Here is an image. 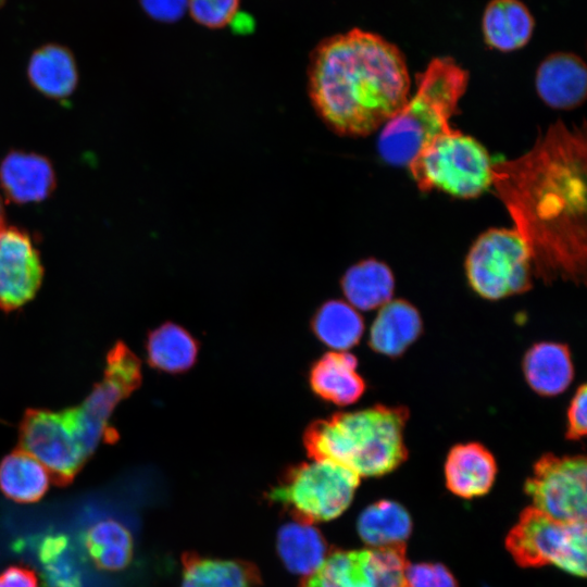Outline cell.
Instances as JSON below:
<instances>
[{
    "label": "cell",
    "mask_w": 587,
    "mask_h": 587,
    "mask_svg": "<svg viewBox=\"0 0 587 587\" xmlns=\"http://www.w3.org/2000/svg\"><path fill=\"white\" fill-rule=\"evenodd\" d=\"M585 126H549L523 155L492 163V184L514 229L525 241L533 271L546 283L586 278Z\"/></svg>",
    "instance_id": "cell-1"
},
{
    "label": "cell",
    "mask_w": 587,
    "mask_h": 587,
    "mask_svg": "<svg viewBox=\"0 0 587 587\" xmlns=\"http://www.w3.org/2000/svg\"><path fill=\"white\" fill-rule=\"evenodd\" d=\"M410 75L400 49L360 28L332 35L312 50L308 91L323 122L342 136H366L405 104Z\"/></svg>",
    "instance_id": "cell-2"
},
{
    "label": "cell",
    "mask_w": 587,
    "mask_h": 587,
    "mask_svg": "<svg viewBox=\"0 0 587 587\" xmlns=\"http://www.w3.org/2000/svg\"><path fill=\"white\" fill-rule=\"evenodd\" d=\"M408 419L405 407L376 404L340 412L310 423L303 445L312 460L337 462L360 477L382 476L408 458L403 438Z\"/></svg>",
    "instance_id": "cell-3"
},
{
    "label": "cell",
    "mask_w": 587,
    "mask_h": 587,
    "mask_svg": "<svg viewBox=\"0 0 587 587\" xmlns=\"http://www.w3.org/2000/svg\"><path fill=\"white\" fill-rule=\"evenodd\" d=\"M469 73L450 57L433 59L416 75V89L383 127L378 151L385 162L408 166L432 138L449 129L460 99L466 91Z\"/></svg>",
    "instance_id": "cell-4"
},
{
    "label": "cell",
    "mask_w": 587,
    "mask_h": 587,
    "mask_svg": "<svg viewBox=\"0 0 587 587\" xmlns=\"http://www.w3.org/2000/svg\"><path fill=\"white\" fill-rule=\"evenodd\" d=\"M421 191L475 198L492 184V162L475 138L450 127L427 141L408 164Z\"/></svg>",
    "instance_id": "cell-5"
},
{
    "label": "cell",
    "mask_w": 587,
    "mask_h": 587,
    "mask_svg": "<svg viewBox=\"0 0 587 587\" xmlns=\"http://www.w3.org/2000/svg\"><path fill=\"white\" fill-rule=\"evenodd\" d=\"M360 484L352 470L330 460H313L287 470L267 499L289 509L299 521L338 517L351 503Z\"/></svg>",
    "instance_id": "cell-6"
},
{
    "label": "cell",
    "mask_w": 587,
    "mask_h": 587,
    "mask_svg": "<svg viewBox=\"0 0 587 587\" xmlns=\"http://www.w3.org/2000/svg\"><path fill=\"white\" fill-rule=\"evenodd\" d=\"M586 535V522L559 521L529 507L509 532L505 546L522 567L553 564L585 577Z\"/></svg>",
    "instance_id": "cell-7"
},
{
    "label": "cell",
    "mask_w": 587,
    "mask_h": 587,
    "mask_svg": "<svg viewBox=\"0 0 587 587\" xmlns=\"http://www.w3.org/2000/svg\"><path fill=\"white\" fill-rule=\"evenodd\" d=\"M472 289L488 300H499L532 288L530 252L517 232L491 228L471 247L465 260Z\"/></svg>",
    "instance_id": "cell-8"
},
{
    "label": "cell",
    "mask_w": 587,
    "mask_h": 587,
    "mask_svg": "<svg viewBox=\"0 0 587 587\" xmlns=\"http://www.w3.org/2000/svg\"><path fill=\"white\" fill-rule=\"evenodd\" d=\"M22 449L34 455L58 486L71 484L90 458L84 448L70 409L28 410L20 426Z\"/></svg>",
    "instance_id": "cell-9"
},
{
    "label": "cell",
    "mask_w": 587,
    "mask_h": 587,
    "mask_svg": "<svg viewBox=\"0 0 587 587\" xmlns=\"http://www.w3.org/2000/svg\"><path fill=\"white\" fill-rule=\"evenodd\" d=\"M139 359L122 342L109 352L103 380L85 401L71 408L74 424L86 451L91 455L102 440L115 434L109 420L116 404L129 396L141 382Z\"/></svg>",
    "instance_id": "cell-10"
},
{
    "label": "cell",
    "mask_w": 587,
    "mask_h": 587,
    "mask_svg": "<svg viewBox=\"0 0 587 587\" xmlns=\"http://www.w3.org/2000/svg\"><path fill=\"white\" fill-rule=\"evenodd\" d=\"M405 544L336 551L301 587H408Z\"/></svg>",
    "instance_id": "cell-11"
},
{
    "label": "cell",
    "mask_w": 587,
    "mask_h": 587,
    "mask_svg": "<svg viewBox=\"0 0 587 587\" xmlns=\"http://www.w3.org/2000/svg\"><path fill=\"white\" fill-rule=\"evenodd\" d=\"M587 462L584 455H542L525 482L533 507L563 522H586Z\"/></svg>",
    "instance_id": "cell-12"
},
{
    "label": "cell",
    "mask_w": 587,
    "mask_h": 587,
    "mask_svg": "<svg viewBox=\"0 0 587 587\" xmlns=\"http://www.w3.org/2000/svg\"><path fill=\"white\" fill-rule=\"evenodd\" d=\"M43 266L28 232L0 230V308L12 311L30 301L40 288Z\"/></svg>",
    "instance_id": "cell-13"
},
{
    "label": "cell",
    "mask_w": 587,
    "mask_h": 587,
    "mask_svg": "<svg viewBox=\"0 0 587 587\" xmlns=\"http://www.w3.org/2000/svg\"><path fill=\"white\" fill-rule=\"evenodd\" d=\"M0 187L15 204L41 202L57 187L54 167L42 154L11 150L0 162Z\"/></svg>",
    "instance_id": "cell-14"
},
{
    "label": "cell",
    "mask_w": 587,
    "mask_h": 587,
    "mask_svg": "<svg viewBox=\"0 0 587 587\" xmlns=\"http://www.w3.org/2000/svg\"><path fill=\"white\" fill-rule=\"evenodd\" d=\"M535 85L538 96L548 107L558 110L574 109L586 98V65L574 53L555 52L539 64Z\"/></svg>",
    "instance_id": "cell-15"
},
{
    "label": "cell",
    "mask_w": 587,
    "mask_h": 587,
    "mask_svg": "<svg viewBox=\"0 0 587 587\" xmlns=\"http://www.w3.org/2000/svg\"><path fill=\"white\" fill-rule=\"evenodd\" d=\"M26 76L34 89L52 100L68 98L79 80L74 53L58 42L43 43L30 53Z\"/></svg>",
    "instance_id": "cell-16"
},
{
    "label": "cell",
    "mask_w": 587,
    "mask_h": 587,
    "mask_svg": "<svg viewBox=\"0 0 587 587\" xmlns=\"http://www.w3.org/2000/svg\"><path fill=\"white\" fill-rule=\"evenodd\" d=\"M497 464L483 445H457L449 451L445 463L447 488L458 497L471 499L486 495L494 485Z\"/></svg>",
    "instance_id": "cell-17"
},
{
    "label": "cell",
    "mask_w": 587,
    "mask_h": 587,
    "mask_svg": "<svg viewBox=\"0 0 587 587\" xmlns=\"http://www.w3.org/2000/svg\"><path fill=\"white\" fill-rule=\"evenodd\" d=\"M357 358L346 351H333L316 360L309 372L311 390L324 401L348 405L365 391V382L357 372Z\"/></svg>",
    "instance_id": "cell-18"
},
{
    "label": "cell",
    "mask_w": 587,
    "mask_h": 587,
    "mask_svg": "<svg viewBox=\"0 0 587 587\" xmlns=\"http://www.w3.org/2000/svg\"><path fill=\"white\" fill-rule=\"evenodd\" d=\"M535 20L520 0H490L482 18L485 42L492 49L510 52L530 40Z\"/></svg>",
    "instance_id": "cell-19"
},
{
    "label": "cell",
    "mask_w": 587,
    "mask_h": 587,
    "mask_svg": "<svg viewBox=\"0 0 587 587\" xmlns=\"http://www.w3.org/2000/svg\"><path fill=\"white\" fill-rule=\"evenodd\" d=\"M422 319L410 302L403 299L390 300L374 320L369 344L371 348L388 357L402 354L421 335Z\"/></svg>",
    "instance_id": "cell-20"
},
{
    "label": "cell",
    "mask_w": 587,
    "mask_h": 587,
    "mask_svg": "<svg viewBox=\"0 0 587 587\" xmlns=\"http://www.w3.org/2000/svg\"><path fill=\"white\" fill-rule=\"evenodd\" d=\"M523 372L538 395L557 396L570 386L574 376L571 352L562 344H536L524 355Z\"/></svg>",
    "instance_id": "cell-21"
},
{
    "label": "cell",
    "mask_w": 587,
    "mask_h": 587,
    "mask_svg": "<svg viewBox=\"0 0 587 587\" xmlns=\"http://www.w3.org/2000/svg\"><path fill=\"white\" fill-rule=\"evenodd\" d=\"M258 569L247 561L186 554L179 587H259Z\"/></svg>",
    "instance_id": "cell-22"
},
{
    "label": "cell",
    "mask_w": 587,
    "mask_h": 587,
    "mask_svg": "<svg viewBox=\"0 0 587 587\" xmlns=\"http://www.w3.org/2000/svg\"><path fill=\"white\" fill-rule=\"evenodd\" d=\"M340 285L349 304L354 309L369 311L391 300L395 279L385 263L366 259L349 267Z\"/></svg>",
    "instance_id": "cell-23"
},
{
    "label": "cell",
    "mask_w": 587,
    "mask_h": 587,
    "mask_svg": "<svg viewBox=\"0 0 587 587\" xmlns=\"http://www.w3.org/2000/svg\"><path fill=\"white\" fill-rule=\"evenodd\" d=\"M146 352L151 367L179 374L187 372L196 363L199 342L180 325L166 322L148 334Z\"/></svg>",
    "instance_id": "cell-24"
},
{
    "label": "cell",
    "mask_w": 587,
    "mask_h": 587,
    "mask_svg": "<svg viewBox=\"0 0 587 587\" xmlns=\"http://www.w3.org/2000/svg\"><path fill=\"white\" fill-rule=\"evenodd\" d=\"M276 548L285 567L299 575H311L327 557V545L319 529L299 520L279 528Z\"/></svg>",
    "instance_id": "cell-25"
},
{
    "label": "cell",
    "mask_w": 587,
    "mask_h": 587,
    "mask_svg": "<svg viewBox=\"0 0 587 587\" xmlns=\"http://www.w3.org/2000/svg\"><path fill=\"white\" fill-rule=\"evenodd\" d=\"M50 480L47 469L22 448L7 454L0 462V490L14 502L39 501L46 495Z\"/></svg>",
    "instance_id": "cell-26"
},
{
    "label": "cell",
    "mask_w": 587,
    "mask_h": 587,
    "mask_svg": "<svg viewBox=\"0 0 587 587\" xmlns=\"http://www.w3.org/2000/svg\"><path fill=\"white\" fill-rule=\"evenodd\" d=\"M84 548L93 566L117 572L133 560L134 540L126 526L113 519H104L86 529Z\"/></svg>",
    "instance_id": "cell-27"
},
{
    "label": "cell",
    "mask_w": 587,
    "mask_h": 587,
    "mask_svg": "<svg viewBox=\"0 0 587 587\" xmlns=\"http://www.w3.org/2000/svg\"><path fill=\"white\" fill-rule=\"evenodd\" d=\"M361 539L372 548L405 544L412 532V520L400 503L380 500L365 508L357 523Z\"/></svg>",
    "instance_id": "cell-28"
},
{
    "label": "cell",
    "mask_w": 587,
    "mask_h": 587,
    "mask_svg": "<svg viewBox=\"0 0 587 587\" xmlns=\"http://www.w3.org/2000/svg\"><path fill=\"white\" fill-rule=\"evenodd\" d=\"M311 327L321 342L332 349L345 351L359 342L364 332V322L348 302L329 300L316 310Z\"/></svg>",
    "instance_id": "cell-29"
},
{
    "label": "cell",
    "mask_w": 587,
    "mask_h": 587,
    "mask_svg": "<svg viewBox=\"0 0 587 587\" xmlns=\"http://www.w3.org/2000/svg\"><path fill=\"white\" fill-rule=\"evenodd\" d=\"M36 553L47 587H82L83 574L70 538L61 533L39 537Z\"/></svg>",
    "instance_id": "cell-30"
},
{
    "label": "cell",
    "mask_w": 587,
    "mask_h": 587,
    "mask_svg": "<svg viewBox=\"0 0 587 587\" xmlns=\"http://www.w3.org/2000/svg\"><path fill=\"white\" fill-rule=\"evenodd\" d=\"M240 0H187V12L199 25L220 29L229 25L238 14Z\"/></svg>",
    "instance_id": "cell-31"
},
{
    "label": "cell",
    "mask_w": 587,
    "mask_h": 587,
    "mask_svg": "<svg viewBox=\"0 0 587 587\" xmlns=\"http://www.w3.org/2000/svg\"><path fill=\"white\" fill-rule=\"evenodd\" d=\"M408 587H458L450 571L440 563H416L408 565Z\"/></svg>",
    "instance_id": "cell-32"
},
{
    "label": "cell",
    "mask_w": 587,
    "mask_h": 587,
    "mask_svg": "<svg viewBox=\"0 0 587 587\" xmlns=\"http://www.w3.org/2000/svg\"><path fill=\"white\" fill-rule=\"evenodd\" d=\"M143 13L159 23H175L187 12V0H138Z\"/></svg>",
    "instance_id": "cell-33"
},
{
    "label": "cell",
    "mask_w": 587,
    "mask_h": 587,
    "mask_svg": "<svg viewBox=\"0 0 587 587\" xmlns=\"http://www.w3.org/2000/svg\"><path fill=\"white\" fill-rule=\"evenodd\" d=\"M586 407H587V387L585 384L579 386L573 396L567 409L566 438L578 440L586 435Z\"/></svg>",
    "instance_id": "cell-34"
},
{
    "label": "cell",
    "mask_w": 587,
    "mask_h": 587,
    "mask_svg": "<svg viewBox=\"0 0 587 587\" xmlns=\"http://www.w3.org/2000/svg\"><path fill=\"white\" fill-rule=\"evenodd\" d=\"M0 587H39L38 576L26 565H11L0 572Z\"/></svg>",
    "instance_id": "cell-35"
},
{
    "label": "cell",
    "mask_w": 587,
    "mask_h": 587,
    "mask_svg": "<svg viewBox=\"0 0 587 587\" xmlns=\"http://www.w3.org/2000/svg\"><path fill=\"white\" fill-rule=\"evenodd\" d=\"M5 225V209H4V202L3 198L0 195V230L4 228Z\"/></svg>",
    "instance_id": "cell-36"
},
{
    "label": "cell",
    "mask_w": 587,
    "mask_h": 587,
    "mask_svg": "<svg viewBox=\"0 0 587 587\" xmlns=\"http://www.w3.org/2000/svg\"><path fill=\"white\" fill-rule=\"evenodd\" d=\"M7 0H0V9L5 4Z\"/></svg>",
    "instance_id": "cell-37"
}]
</instances>
